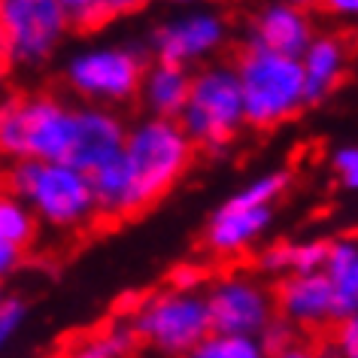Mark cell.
<instances>
[{"mask_svg":"<svg viewBox=\"0 0 358 358\" xmlns=\"http://www.w3.org/2000/svg\"><path fill=\"white\" fill-rule=\"evenodd\" d=\"M134 10V3H122V0H64L67 24L73 31H97L122 13Z\"/></svg>","mask_w":358,"mask_h":358,"instance_id":"20","label":"cell"},{"mask_svg":"<svg viewBox=\"0 0 358 358\" xmlns=\"http://www.w3.org/2000/svg\"><path fill=\"white\" fill-rule=\"evenodd\" d=\"M210 331L234 337H262L276 319L273 289L249 273L222 276L203 292Z\"/></svg>","mask_w":358,"mask_h":358,"instance_id":"10","label":"cell"},{"mask_svg":"<svg viewBox=\"0 0 358 358\" xmlns=\"http://www.w3.org/2000/svg\"><path fill=\"white\" fill-rule=\"evenodd\" d=\"M128 137V124L115 110L103 106H76V134L70 149L67 167H76L83 173H94L97 167L110 164L119 155Z\"/></svg>","mask_w":358,"mask_h":358,"instance_id":"14","label":"cell"},{"mask_svg":"<svg viewBox=\"0 0 358 358\" xmlns=\"http://www.w3.org/2000/svg\"><path fill=\"white\" fill-rule=\"evenodd\" d=\"M328 346L337 358H358V313H349L331 325Z\"/></svg>","mask_w":358,"mask_h":358,"instance_id":"23","label":"cell"},{"mask_svg":"<svg viewBox=\"0 0 358 358\" xmlns=\"http://www.w3.org/2000/svg\"><path fill=\"white\" fill-rule=\"evenodd\" d=\"M194 155L198 146L185 137L179 122L140 119L128 128L119 155L88 173L97 216L124 219L149 210L189 173Z\"/></svg>","mask_w":358,"mask_h":358,"instance_id":"1","label":"cell"},{"mask_svg":"<svg viewBox=\"0 0 358 358\" xmlns=\"http://www.w3.org/2000/svg\"><path fill=\"white\" fill-rule=\"evenodd\" d=\"M292 176L289 170H264L222 201L203 228V246L213 255L231 258L252 249L276 219V201L285 194Z\"/></svg>","mask_w":358,"mask_h":358,"instance_id":"4","label":"cell"},{"mask_svg":"<svg viewBox=\"0 0 358 358\" xmlns=\"http://www.w3.org/2000/svg\"><path fill=\"white\" fill-rule=\"evenodd\" d=\"M325 6L337 15V19L358 24V0H328Z\"/></svg>","mask_w":358,"mask_h":358,"instance_id":"27","label":"cell"},{"mask_svg":"<svg viewBox=\"0 0 358 358\" xmlns=\"http://www.w3.org/2000/svg\"><path fill=\"white\" fill-rule=\"evenodd\" d=\"M301 73H303V92H307V106L322 103L325 97L334 92L337 83L343 79L346 70V46L343 40L331 37V34H316L313 43L303 49L298 58Z\"/></svg>","mask_w":358,"mask_h":358,"instance_id":"16","label":"cell"},{"mask_svg":"<svg viewBox=\"0 0 358 358\" xmlns=\"http://www.w3.org/2000/svg\"><path fill=\"white\" fill-rule=\"evenodd\" d=\"M267 358H316V349H310L303 343H292V346L280 349V352H271Z\"/></svg>","mask_w":358,"mask_h":358,"instance_id":"29","label":"cell"},{"mask_svg":"<svg viewBox=\"0 0 358 358\" xmlns=\"http://www.w3.org/2000/svg\"><path fill=\"white\" fill-rule=\"evenodd\" d=\"M322 273L334 285L340 319L349 313H358V237L328 240V258Z\"/></svg>","mask_w":358,"mask_h":358,"instance_id":"18","label":"cell"},{"mask_svg":"<svg viewBox=\"0 0 358 358\" xmlns=\"http://www.w3.org/2000/svg\"><path fill=\"white\" fill-rule=\"evenodd\" d=\"M176 122L194 146L207 152H225L237 140L246 119L240 79L231 61H210L192 70L189 101Z\"/></svg>","mask_w":358,"mask_h":358,"instance_id":"5","label":"cell"},{"mask_svg":"<svg viewBox=\"0 0 358 358\" xmlns=\"http://www.w3.org/2000/svg\"><path fill=\"white\" fill-rule=\"evenodd\" d=\"M0 119H3V101H0Z\"/></svg>","mask_w":358,"mask_h":358,"instance_id":"30","label":"cell"},{"mask_svg":"<svg viewBox=\"0 0 358 358\" xmlns=\"http://www.w3.org/2000/svg\"><path fill=\"white\" fill-rule=\"evenodd\" d=\"M76 134V106L55 94L3 97L0 155L10 161L67 164Z\"/></svg>","mask_w":358,"mask_h":358,"instance_id":"2","label":"cell"},{"mask_svg":"<svg viewBox=\"0 0 358 358\" xmlns=\"http://www.w3.org/2000/svg\"><path fill=\"white\" fill-rule=\"evenodd\" d=\"M6 194L19 198L37 222L52 228L73 231L97 216L92 179L67 164L46 161H10L6 167Z\"/></svg>","mask_w":358,"mask_h":358,"instance_id":"3","label":"cell"},{"mask_svg":"<svg viewBox=\"0 0 358 358\" xmlns=\"http://www.w3.org/2000/svg\"><path fill=\"white\" fill-rule=\"evenodd\" d=\"M19 262H22V255L19 252H13V249H6V246H0V282L10 276L15 267H19Z\"/></svg>","mask_w":358,"mask_h":358,"instance_id":"28","label":"cell"},{"mask_svg":"<svg viewBox=\"0 0 358 358\" xmlns=\"http://www.w3.org/2000/svg\"><path fill=\"white\" fill-rule=\"evenodd\" d=\"M276 319L294 331H313L334 325L340 319L334 285L328 282L325 273H303V276H285L273 289Z\"/></svg>","mask_w":358,"mask_h":358,"instance_id":"12","label":"cell"},{"mask_svg":"<svg viewBox=\"0 0 358 358\" xmlns=\"http://www.w3.org/2000/svg\"><path fill=\"white\" fill-rule=\"evenodd\" d=\"M131 346H134L131 328H106L101 334L88 337L85 343L73 346L61 358H124L131 352Z\"/></svg>","mask_w":358,"mask_h":358,"instance_id":"22","label":"cell"},{"mask_svg":"<svg viewBox=\"0 0 358 358\" xmlns=\"http://www.w3.org/2000/svg\"><path fill=\"white\" fill-rule=\"evenodd\" d=\"M316 37L313 15L298 3H267L262 6L246 31V49L271 52L282 58H301Z\"/></svg>","mask_w":358,"mask_h":358,"instance_id":"13","label":"cell"},{"mask_svg":"<svg viewBox=\"0 0 358 358\" xmlns=\"http://www.w3.org/2000/svg\"><path fill=\"white\" fill-rule=\"evenodd\" d=\"M34 237H37V219H34V213L19 198L0 192V246L22 255L34 243Z\"/></svg>","mask_w":358,"mask_h":358,"instance_id":"19","label":"cell"},{"mask_svg":"<svg viewBox=\"0 0 358 358\" xmlns=\"http://www.w3.org/2000/svg\"><path fill=\"white\" fill-rule=\"evenodd\" d=\"M258 340L264 343L267 355H271V352H280V349L292 346V343H298V340H294V328H292V325H285L282 319H273V322H271V328H267Z\"/></svg>","mask_w":358,"mask_h":358,"instance_id":"26","label":"cell"},{"mask_svg":"<svg viewBox=\"0 0 358 358\" xmlns=\"http://www.w3.org/2000/svg\"><path fill=\"white\" fill-rule=\"evenodd\" d=\"M146 55L131 43H94L73 52L64 64L67 88L83 97L85 106L113 110L140 92Z\"/></svg>","mask_w":358,"mask_h":358,"instance_id":"7","label":"cell"},{"mask_svg":"<svg viewBox=\"0 0 358 358\" xmlns=\"http://www.w3.org/2000/svg\"><path fill=\"white\" fill-rule=\"evenodd\" d=\"M182 358H267V349L258 337H234V334H210Z\"/></svg>","mask_w":358,"mask_h":358,"instance_id":"21","label":"cell"},{"mask_svg":"<svg viewBox=\"0 0 358 358\" xmlns=\"http://www.w3.org/2000/svg\"><path fill=\"white\" fill-rule=\"evenodd\" d=\"M3 298H6V294H3V289H0V303H3Z\"/></svg>","mask_w":358,"mask_h":358,"instance_id":"31","label":"cell"},{"mask_svg":"<svg viewBox=\"0 0 358 358\" xmlns=\"http://www.w3.org/2000/svg\"><path fill=\"white\" fill-rule=\"evenodd\" d=\"M240 94H243V119L249 128L267 131L294 119L307 106L303 73L298 58H282L271 52L243 49L234 61Z\"/></svg>","mask_w":358,"mask_h":358,"instance_id":"6","label":"cell"},{"mask_svg":"<svg viewBox=\"0 0 358 358\" xmlns=\"http://www.w3.org/2000/svg\"><path fill=\"white\" fill-rule=\"evenodd\" d=\"M189 85H192V70L152 61L143 70L137 97H140L143 110L149 113V119L176 122L185 110V101H189Z\"/></svg>","mask_w":358,"mask_h":358,"instance_id":"15","label":"cell"},{"mask_svg":"<svg viewBox=\"0 0 358 358\" xmlns=\"http://www.w3.org/2000/svg\"><path fill=\"white\" fill-rule=\"evenodd\" d=\"M228 43V19L216 10H185L164 19L152 31L149 49L155 61L192 70V64H210Z\"/></svg>","mask_w":358,"mask_h":358,"instance_id":"11","label":"cell"},{"mask_svg":"<svg viewBox=\"0 0 358 358\" xmlns=\"http://www.w3.org/2000/svg\"><path fill=\"white\" fill-rule=\"evenodd\" d=\"M67 31L64 0H0V58L10 64L49 61Z\"/></svg>","mask_w":358,"mask_h":358,"instance_id":"9","label":"cell"},{"mask_svg":"<svg viewBox=\"0 0 358 358\" xmlns=\"http://www.w3.org/2000/svg\"><path fill=\"white\" fill-rule=\"evenodd\" d=\"M328 258V240H280L258 252V271L276 280L303 273H322Z\"/></svg>","mask_w":358,"mask_h":358,"instance_id":"17","label":"cell"},{"mask_svg":"<svg viewBox=\"0 0 358 358\" xmlns=\"http://www.w3.org/2000/svg\"><path fill=\"white\" fill-rule=\"evenodd\" d=\"M331 170H334L337 182L343 185L346 192H358V143L334 149V155H331Z\"/></svg>","mask_w":358,"mask_h":358,"instance_id":"24","label":"cell"},{"mask_svg":"<svg viewBox=\"0 0 358 358\" xmlns=\"http://www.w3.org/2000/svg\"><path fill=\"white\" fill-rule=\"evenodd\" d=\"M24 316H28L24 301L6 294L3 303H0V349H6L15 340V334H19L22 325H24Z\"/></svg>","mask_w":358,"mask_h":358,"instance_id":"25","label":"cell"},{"mask_svg":"<svg viewBox=\"0 0 358 358\" xmlns=\"http://www.w3.org/2000/svg\"><path fill=\"white\" fill-rule=\"evenodd\" d=\"M134 340H143L158 355L182 358L210 334V316L203 292L164 289L152 294L131 316Z\"/></svg>","mask_w":358,"mask_h":358,"instance_id":"8","label":"cell"}]
</instances>
